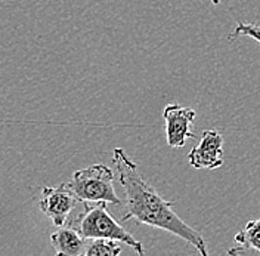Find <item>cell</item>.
Returning <instances> with one entry per match:
<instances>
[{"label": "cell", "instance_id": "6da1fadb", "mask_svg": "<svg viewBox=\"0 0 260 256\" xmlns=\"http://www.w3.org/2000/svg\"><path fill=\"white\" fill-rule=\"evenodd\" d=\"M113 161L120 184L126 192L127 213L123 216V221L135 219L139 224L164 230L194 246L200 255H209L201 234L180 219L172 209L173 202L162 198L154 187L148 184L139 170V166L121 148L114 150Z\"/></svg>", "mask_w": 260, "mask_h": 256}, {"label": "cell", "instance_id": "52a82bcc", "mask_svg": "<svg viewBox=\"0 0 260 256\" xmlns=\"http://www.w3.org/2000/svg\"><path fill=\"white\" fill-rule=\"evenodd\" d=\"M52 247L55 249V253L61 256H81L86 255L87 239H84L80 233L68 225L59 226L58 231H55L50 236Z\"/></svg>", "mask_w": 260, "mask_h": 256}, {"label": "cell", "instance_id": "8fae6325", "mask_svg": "<svg viewBox=\"0 0 260 256\" xmlns=\"http://www.w3.org/2000/svg\"><path fill=\"white\" fill-rule=\"evenodd\" d=\"M211 3H213L214 6H217V5L220 3V0H211Z\"/></svg>", "mask_w": 260, "mask_h": 256}, {"label": "cell", "instance_id": "ba28073f", "mask_svg": "<svg viewBox=\"0 0 260 256\" xmlns=\"http://www.w3.org/2000/svg\"><path fill=\"white\" fill-rule=\"evenodd\" d=\"M235 247L229 249V255H244L248 250L260 253V218L248 221L243 230L235 236Z\"/></svg>", "mask_w": 260, "mask_h": 256}, {"label": "cell", "instance_id": "8992f818", "mask_svg": "<svg viewBox=\"0 0 260 256\" xmlns=\"http://www.w3.org/2000/svg\"><path fill=\"white\" fill-rule=\"evenodd\" d=\"M188 161L194 169H219L223 164V135L214 129L203 130L200 144L189 151Z\"/></svg>", "mask_w": 260, "mask_h": 256}, {"label": "cell", "instance_id": "3957f363", "mask_svg": "<svg viewBox=\"0 0 260 256\" xmlns=\"http://www.w3.org/2000/svg\"><path fill=\"white\" fill-rule=\"evenodd\" d=\"M114 174L105 164H93L76 170L70 187L81 202H105L111 205H120L121 200L114 188Z\"/></svg>", "mask_w": 260, "mask_h": 256}, {"label": "cell", "instance_id": "277c9868", "mask_svg": "<svg viewBox=\"0 0 260 256\" xmlns=\"http://www.w3.org/2000/svg\"><path fill=\"white\" fill-rule=\"evenodd\" d=\"M79 197L70 184H61L58 187H45L42 191V200L39 203L40 210L56 226H64L79 205Z\"/></svg>", "mask_w": 260, "mask_h": 256}, {"label": "cell", "instance_id": "30bf717a", "mask_svg": "<svg viewBox=\"0 0 260 256\" xmlns=\"http://www.w3.org/2000/svg\"><path fill=\"white\" fill-rule=\"evenodd\" d=\"M240 36L251 37L253 40H256L257 43H260V25L259 24H253V22H238L237 27L234 29V32L228 36V40L234 42Z\"/></svg>", "mask_w": 260, "mask_h": 256}, {"label": "cell", "instance_id": "5b68a950", "mask_svg": "<svg viewBox=\"0 0 260 256\" xmlns=\"http://www.w3.org/2000/svg\"><path fill=\"white\" fill-rule=\"evenodd\" d=\"M197 112L189 107H182L176 102L169 104L162 110L166 122V138L170 148H182L186 141L194 138L191 125L195 120Z\"/></svg>", "mask_w": 260, "mask_h": 256}, {"label": "cell", "instance_id": "7a4b0ae2", "mask_svg": "<svg viewBox=\"0 0 260 256\" xmlns=\"http://www.w3.org/2000/svg\"><path fill=\"white\" fill-rule=\"evenodd\" d=\"M107 205L108 203L105 202H98V203L81 202V210L77 213V216L74 219L68 218L65 225L77 230L87 240L110 239V240L121 241L123 244H127L129 247H132L138 255H145L142 243L136 240L130 233H127L114 219L107 212Z\"/></svg>", "mask_w": 260, "mask_h": 256}, {"label": "cell", "instance_id": "9c48e42d", "mask_svg": "<svg viewBox=\"0 0 260 256\" xmlns=\"http://www.w3.org/2000/svg\"><path fill=\"white\" fill-rule=\"evenodd\" d=\"M121 241L110 239H90L87 241L86 256H118L121 253Z\"/></svg>", "mask_w": 260, "mask_h": 256}]
</instances>
